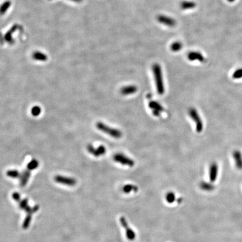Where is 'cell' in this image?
<instances>
[{
  "label": "cell",
  "mask_w": 242,
  "mask_h": 242,
  "mask_svg": "<svg viewBox=\"0 0 242 242\" xmlns=\"http://www.w3.org/2000/svg\"><path fill=\"white\" fill-rule=\"evenodd\" d=\"M138 190H139V188L137 187L136 186L131 184L125 185L123 187V191L125 193H127V194L132 191L136 192L138 191Z\"/></svg>",
  "instance_id": "e0dca14e"
},
{
  "label": "cell",
  "mask_w": 242,
  "mask_h": 242,
  "mask_svg": "<svg viewBox=\"0 0 242 242\" xmlns=\"http://www.w3.org/2000/svg\"><path fill=\"white\" fill-rule=\"evenodd\" d=\"M182 201H183V199L181 198V197H180L178 199H177V203H180L182 202Z\"/></svg>",
  "instance_id": "4316f807"
},
{
  "label": "cell",
  "mask_w": 242,
  "mask_h": 242,
  "mask_svg": "<svg viewBox=\"0 0 242 242\" xmlns=\"http://www.w3.org/2000/svg\"><path fill=\"white\" fill-rule=\"evenodd\" d=\"M229 2H234L235 0H228Z\"/></svg>",
  "instance_id": "83f0119b"
},
{
  "label": "cell",
  "mask_w": 242,
  "mask_h": 242,
  "mask_svg": "<svg viewBox=\"0 0 242 242\" xmlns=\"http://www.w3.org/2000/svg\"><path fill=\"white\" fill-rule=\"evenodd\" d=\"M232 77L234 79H239V78H242V68L235 71L234 72L232 75Z\"/></svg>",
  "instance_id": "d4e9b609"
},
{
  "label": "cell",
  "mask_w": 242,
  "mask_h": 242,
  "mask_svg": "<svg viewBox=\"0 0 242 242\" xmlns=\"http://www.w3.org/2000/svg\"><path fill=\"white\" fill-rule=\"evenodd\" d=\"M152 70L154 76L157 92L159 95H163L165 92V88L161 66L158 63H155L152 66Z\"/></svg>",
  "instance_id": "6da1fadb"
},
{
  "label": "cell",
  "mask_w": 242,
  "mask_h": 242,
  "mask_svg": "<svg viewBox=\"0 0 242 242\" xmlns=\"http://www.w3.org/2000/svg\"><path fill=\"white\" fill-rule=\"evenodd\" d=\"M137 91V88L135 85L124 86L121 89V93L123 95H129L135 93Z\"/></svg>",
  "instance_id": "4fadbf2b"
},
{
  "label": "cell",
  "mask_w": 242,
  "mask_h": 242,
  "mask_svg": "<svg viewBox=\"0 0 242 242\" xmlns=\"http://www.w3.org/2000/svg\"><path fill=\"white\" fill-rule=\"evenodd\" d=\"M87 150L88 152L95 157H99L103 155L106 152V148L103 145H100L95 148L92 145L89 144L87 146Z\"/></svg>",
  "instance_id": "52a82bcc"
},
{
  "label": "cell",
  "mask_w": 242,
  "mask_h": 242,
  "mask_svg": "<svg viewBox=\"0 0 242 242\" xmlns=\"http://www.w3.org/2000/svg\"><path fill=\"white\" fill-rule=\"evenodd\" d=\"M96 127L99 131L115 139H119L122 136V133L121 131L118 129L111 128L102 122H98L96 124Z\"/></svg>",
  "instance_id": "7a4b0ae2"
},
{
  "label": "cell",
  "mask_w": 242,
  "mask_h": 242,
  "mask_svg": "<svg viewBox=\"0 0 242 242\" xmlns=\"http://www.w3.org/2000/svg\"><path fill=\"white\" fill-rule=\"evenodd\" d=\"M39 162L37 159L31 160L27 165V169L29 170H33L38 167Z\"/></svg>",
  "instance_id": "d6986e66"
},
{
  "label": "cell",
  "mask_w": 242,
  "mask_h": 242,
  "mask_svg": "<svg viewBox=\"0 0 242 242\" xmlns=\"http://www.w3.org/2000/svg\"><path fill=\"white\" fill-rule=\"evenodd\" d=\"M12 198L14 200H15L16 201H19L20 200V195L19 193H18V192H15L12 194Z\"/></svg>",
  "instance_id": "484cf974"
},
{
  "label": "cell",
  "mask_w": 242,
  "mask_h": 242,
  "mask_svg": "<svg viewBox=\"0 0 242 242\" xmlns=\"http://www.w3.org/2000/svg\"><path fill=\"white\" fill-rule=\"evenodd\" d=\"M33 58L36 60L42 61H46L47 59V56L41 53H36L33 56Z\"/></svg>",
  "instance_id": "603a6c76"
},
{
  "label": "cell",
  "mask_w": 242,
  "mask_h": 242,
  "mask_svg": "<svg viewBox=\"0 0 242 242\" xmlns=\"http://www.w3.org/2000/svg\"><path fill=\"white\" fill-rule=\"evenodd\" d=\"M55 180L56 182L58 183L63 184L67 186H74L77 183L76 180L74 178L59 176V175L55 176Z\"/></svg>",
  "instance_id": "5b68a950"
},
{
  "label": "cell",
  "mask_w": 242,
  "mask_h": 242,
  "mask_svg": "<svg viewBox=\"0 0 242 242\" xmlns=\"http://www.w3.org/2000/svg\"><path fill=\"white\" fill-rule=\"evenodd\" d=\"M183 44L180 42L177 41L172 43L170 46V49L173 52H178L182 49Z\"/></svg>",
  "instance_id": "ac0fdd59"
},
{
  "label": "cell",
  "mask_w": 242,
  "mask_h": 242,
  "mask_svg": "<svg viewBox=\"0 0 242 242\" xmlns=\"http://www.w3.org/2000/svg\"><path fill=\"white\" fill-rule=\"evenodd\" d=\"M180 6L182 10H190L195 8L196 4L193 1H183L180 3Z\"/></svg>",
  "instance_id": "5bb4252c"
},
{
  "label": "cell",
  "mask_w": 242,
  "mask_h": 242,
  "mask_svg": "<svg viewBox=\"0 0 242 242\" xmlns=\"http://www.w3.org/2000/svg\"><path fill=\"white\" fill-rule=\"evenodd\" d=\"M157 20L160 24H162L164 25L168 26L169 27H173L176 26V24H177L176 20H174L172 18H170L168 16L160 15L158 16Z\"/></svg>",
  "instance_id": "ba28073f"
},
{
  "label": "cell",
  "mask_w": 242,
  "mask_h": 242,
  "mask_svg": "<svg viewBox=\"0 0 242 242\" xmlns=\"http://www.w3.org/2000/svg\"><path fill=\"white\" fill-rule=\"evenodd\" d=\"M218 173V166L216 163H212L210 166L209 169V178L211 182L216 181Z\"/></svg>",
  "instance_id": "9c48e42d"
},
{
  "label": "cell",
  "mask_w": 242,
  "mask_h": 242,
  "mask_svg": "<svg viewBox=\"0 0 242 242\" xmlns=\"http://www.w3.org/2000/svg\"><path fill=\"white\" fill-rule=\"evenodd\" d=\"M148 106L152 111H158L159 112H161L164 110V108L160 105V104L155 101H150L148 103Z\"/></svg>",
  "instance_id": "9a60e30c"
},
{
  "label": "cell",
  "mask_w": 242,
  "mask_h": 242,
  "mask_svg": "<svg viewBox=\"0 0 242 242\" xmlns=\"http://www.w3.org/2000/svg\"><path fill=\"white\" fill-rule=\"evenodd\" d=\"M30 170L27 169L25 170L20 176V185L21 187H24L27 185V183L29 180L30 178Z\"/></svg>",
  "instance_id": "8fae6325"
},
{
  "label": "cell",
  "mask_w": 242,
  "mask_h": 242,
  "mask_svg": "<svg viewBox=\"0 0 242 242\" xmlns=\"http://www.w3.org/2000/svg\"><path fill=\"white\" fill-rule=\"evenodd\" d=\"M113 159L116 162H117L118 163L124 165H127L130 167H132L135 165V162L133 160L121 153L115 154L113 156Z\"/></svg>",
  "instance_id": "277c9868"
},
{
  "label": "cell",
  "mask_w": 242,
  "mask_h": 242,
  "mask_svg": "<svg viewBox=\"0 0 242 242\" xmlns=\"http://www.w3.org/2000/svg\"><path fill=\"white\" fill-rule=\"evenodd\" d=\"M187 58L189 61H199L201 62H203L205 60L203 55H202L199 52H197V51L190 52L188 54Z\"/></svg>",
  "instance_id": "30bf717a"
},
{
  "label": "cell",
  "mask_w": 242,
  "mask_h": 242,
  "mask_svg": "<svg viewBox=\"0 0 242 242\" xmlns=\"http://www.w3.org/2000/svg\"><path fill=\"white\" fill-rule=\"evenodd\" d=\"M41 108L39 106H34L31 110V114L34 117H38L41 113Z\"/></svg>",
  "instance_id": "7402d4cb"
},
{
  "label": "cell",
  "mask_w": 242,
  "mask_h": 242,
  "mask_svg": "<svg viewBox=\"0 0 242 242\" xmlns=\"http://www.w3.org/2000/svg\"><path fill=\"white\" fill-rule=\"evenodd\" d=\"M31 221V216L30 215V214H29V215H27V216L26 217V218L25 219V220H24V221L23 228L24 229H26L27 228L29 227Z\"/></svg>",
  "instance_id": "cb8c5ba5"
},
{
  "label": "cell",
  "mask_w": 242,
  "mask_h": 242,
  "mask_svg": "<svg viewBox=\"0 0 242 242\" xmlns=\"http://www.w3.org/2000/svg\"><path fill=\"white\" fill-rule=\"evenodd\" d=\"M189 114L196 123V130L197 132H201L203 130V122L201 120L198 112L194 108H191L189 110Z\"/></svg>",
  "instance_id": "3957f363"
},
{
  "label": "cell",
  "mask_w": 242,
  "mask_h": 242,
  "mask_svg": "<svg viewBox=\"0 0 242 242\" xmlns=\"http://www.w3.org/2000/svg\"><path fill=\"white\" fill-rule=\"evenodd\" d=\"M165 198L168 203H173L176 201V195L173 192H169L166 195Z\"/></svg>",
  "instance_id": "44dd1931"
},
{
  "label": "cell",
  "mask_w": 242,
  "mask_h": 242,
  "mask_svg": "<svg viewBox=\"0 0 242 242\" xmlns=\"http://www.w3.org/2000/svg\"><path fill=\"white\" fill-rule=\"evenodd\" d=\"M233 156L234 159L236 167L238 169H242V155L238 150H235L233 152Z\"/></svg>",
  "instance_id": "7c38bea8"
},
{
  "label": "cell",
  "mask_w": 242,
  "mask_h": 242,
  "mask_svg": "<svg viewBox=\"0 0 242 242\" xmlns=\"http://www.w3.org/2000/svg\"><path fill=\"white\" fill-rule=\"evenodd\" d=\"M6 174L8 177L12 178H17L18 177H20L21 174L20 173V172L18 170L14 169V170H8L6 173Z\"/></svg>",
  "instance_id": "ffe728a7"
},
{
  "label": "cell",
  "mask_w": 242,
  "mask_h": 242,
  "mask_svg": "<svg viewBox=\"0 0 242 242\" xmlns=\"http://www.w3.org/2000/svg\"><path fill=\"white\" fill-rule=\"evenodd\" d=\"M200 188L205 191H212L215 189V186L210 183L206 182H202L199 184Z\"/></svg>",
  "instance_id": "2e32d148"
},
{
  "label": "cell",
  "mask_w": 242,
  "mask_h": 242,
  "mask_svg": "<svg viewBox=\"0 0 242 242\" xmlns=\"http://www.w3.org/2000/svg\"><path fill=\"white\" fill-rule=\"evenodd\" d=\"M119 221L121 223V225L124 228L125 231L126 232V237L127 239L129 240H133L135 239L136 237V234L133 231L132 229L129 228V224L127 223V221L126 219H125V217L122 216L119 219Z\"/></svg>",
  "instance_id": "8992f818"
}]
</instances>
